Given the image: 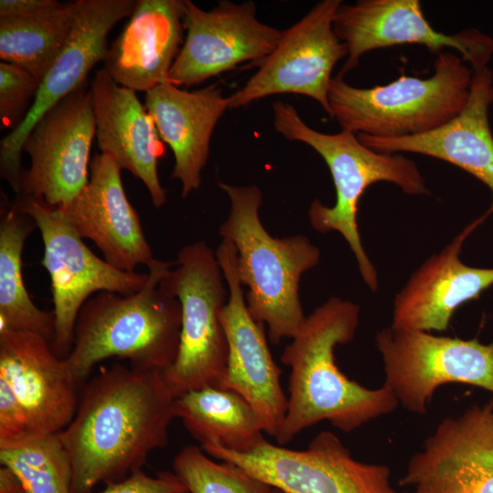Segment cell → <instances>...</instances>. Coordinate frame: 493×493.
Wrapping results in <instances>:
<instances>
[{
    "label": "cell",
    "mask_w": 493,
    "mask_h": 493,
    "mask_svg": "<svg viewBox=\"0 0 493 493\" xmlns=\"http://www.w3.org/2000/svg\"><path fill=\"white\" fill-rule=\"evenodd\" d=\"M175 400L162 372L101 367L58 434L71 463V493H91L141 470L151 452L167 445Z\"/></svg>",
    "instance_id": "6da1fadb"
},
{
    "label": "cell",
    "mask_w": 493,
    "mask_h": 493,
    "mask_svg": "<svg viewBox=\"0 0 493 493\" xmlns=\"http://www.w3.org/2000/svg\"><path fill=\"white\" fill-rule=\"evenodd\" d=\"M360 313L359 305L330 297L306 316L285 347L280 360L290 368V374L288 410L278 445L291 442L322 421L349 433L399 405L386 384L367 388L348 378L336 363L335 349L354 339Z\"/></svg>",
    "instance_id": "7a4b0ae2"
},
{
    "label": "cell",
    "mask_w": 493,
    "mask_h": 493,
    "mask_svg": "<svg viewBox=\"0 0 493 493\" xmlns=\"http://www.w3.org/2000/svg\"><path fill=\"white\" fill-rule=\"evenodd\" d=\"M174 265L154 259L145 285L131 295L101 291L81 308L74 341L66 357L78 385L106 359L128 360L131 367L163 372L176 359L182 326L178 299L163 284Z\"/></svg>",
    "instance_id": "3957f363"
},
{
    "label": "cell",
    "mask_w": 493,
    "mask_h": 493,
    "mask_svg": "<svg viewBox=\"0 0 493 493\" xmlns=\"http://www.w3.org/2000/svg\"><path fill=\"white\" fill-rule=\"evenodd\" d=\"M218 186L230 204L219 235L235 245L237 278L248 288L247 309L257 322L267 324L272 344L292 339L306 319L300 278L319 264L320 250L304 235L275 237L267 231L259 215L263 194L258 186L223 182Z\"/></svg>",
    "instance_id": "277c9868"
},
{
    "label": "cell",
    "mask_w": 493,
    "mask_h": 493,
    "mask_svg": "<svg viewBox=\"0 0 493 493\" xmlns=\"http://www.w3.org/2000/svg\"><path fill=\"white\" fill-rule=\"evenodd\" d=\"M275 130L292 142H303L315 150L330 169L336 192L335 204L328 206L314 200L309 209L310 226L319 233L339 232L351 247L360 274L375 292L379 280L376 268L362 246L358 228L359 202L374 183L388 182L410 195L429 194L416 163L401 154L373 151L357 135L341 130L323 133L308 126L289 103L272 104Z\"/></svg>",
    "instance_id": "5b68a950"
},
{
    "label": "cell",
    "mask_w": 493,
    "mask_h": 493,
    "mask_svg": "<svg viewBox=\"0 0 493 493\" xmlns=\"http://www.w3.org/2000/svg\"><path fill=\"white\" fill-rule=\"evenodd\" d=\"M473 77L461 57L440 52L426 79L400 76L386 85L361 89L332 78L329 102L342 130L380 138L433 131L457 116L467 103Z\"/></svg>",
    "instance_id": "8992f818"
},
{
    "label": "cell",
    "mask_w": 493,
    "mask_h": 493,
    "mask_svg": "<svg viewBox=\"0 0 493 493\" xmlns=\"http://www.w3.org/2000/svg\"><path fill=\"white\" fill-rule=\"evenodd\" d=\"M162 282L182 307L178 353L162 372L165 384L176 398L206 387L221 388L228 359L221 311L229 291L215 252L205 240L183 246Z\"/></svg>",
    "instance_id": "52a82bcc"
},
{
    "label": "cell",
    "mask_w": 493,
    "mask_h": 493,
    "mask_svg": "<svg viewBox=\"0 0 493 493\" xmlns=\"http://www.w3.org/2000/svg\"><path fill=\"white\" fill-rule=\"evenodd\" d=\"M13 204L33 218L42 237L41 264L50 277L54 305L51 347L64 359L73 345L79 313L90 296L101 291L133 294L145 285L148 273L121 271L97 257L58 210L44 200L17 196Z\"/></svg>",
    "instance_id": "ba28073f"
},
{
    "label": "cell",
    "mask_w": 493,
    "mask_h": 493,
    "mask_svg": "<svg viewBox=\"0 0 493 493\" xmlns=\"http://www.w3.org/2000/svg\"><path fill=\"white\" fill-rule=\"evenodd\" d=\"M384 384L409 412H426L435 390L450 383L493 393V341L434 335L429 331L382 329L375 336Z\"/></svg>",
    "instance_id": "9c48e42d"
},
{
    "label": "cell",
    "mask_w": 493,
    "mask_h": 493,
    "mask_svg": "<svg viewBox=\"0 0 493 493\" xmlns=\"http://www.w3.org/2000/svg\"><path fill=\"white\" fill-rule=\"evenodd\" d=\"M202 449L285 493H398L391 486L387 466L354 459L338 436L328 431L318 434L304 450L267 440L248 453L218 445Z\"/></svg>",
    "instance_id": "30bf717a"
},
{
    "label": "cell",
    "mask_w": 493,
    "mask_h": 493,
    "mask_svg": "<svg viewBox=\"0 0 493 493\" xmlns=\"http://www.w3.org/2000/svg\"><path fill=\"white\" fill-rule=\"evenodd\" d=\"M341 0H323L282 31L276 48L257 62L258 69L228 98V109L245 107L265 97L299 94L315 100L331 117L328 93L333 68L347 47L333 23Z\"/></svg>",
    "instance_id": "8fae6325"
},
{
    "label": "cell",
    "mask_w": 493,
    "mask_h": 493,
    "mask_svg": "<svg viewBox=\"0 0 493 493\" xmlns=\"http://www.w3.org/2000/svg\"><path fill=\"white\" fill-rule=\"evenodd\" d=\"M96 135L90 90L72 92L37 122L24 141L30 157L20 194L58 207L74 199L89 182V154Z\"/></svg>",
    "instance_id": "7c38bea8"
},
{
    "label": "cell",
    "mask_w": 493,
    "mask_h": 493,
    "mask_svg": "<svg viewBox=\"0 0 493 493\" xmlns=\"http://www.w3.org/2000/svg\"><path fill=\"white\" fill-rule=\"evenodd\" d=\"M137 0H77L74 26L68 42L40 82L36 99L23 122L1 140L0 175L16 194L24 168L23 143L41 117L82 86L93 67L105 59L108 36L122 18L130 16Z\"/></svg>",
    "instance_id": "4fadbf2b"
},
{
    "label": "cell",
    "mask_w": 493,
    "mask_h": 493,
    "mask_svg": "<svg viewBox=\"0 0 493 493\" xmlns=\"http://www.w3.org/2000/svg\"><path fill=\"white\" fill-rule=\"evenodd\" d=\"M215 256L229 291L221 311L228 344L221 389L239 394L257 414L264 433L276 439L288 410V397L280 384L282 371L269 351L265 324L257 322L247 309L236 274L235 245L222 239Z\"/></svg>",
    "instance_id": "5bb4252c"
},
{
    "label": "cell",
    "mask_w": 493,
    "mask_h": 493,
    "mask_svg": "<svg viewBox=\"0 0 493 493\" xmlns=\"http://www.w3.org/2000/svg\"><path fill=\"white\" fill-rule=\"evenodd\" d=\"M186 37L169 72V81L191 87L267 57L282 31L260 22L254 2L221 1L204 10L184 0Z\"/></svg>",
    "instance_id": "9a60e30c"
},
{
    "label": "cell",
    "mask_w": 493,
    "mask_h": 493,
    "mask_svg": "<svg viewBox=\"0 0 493 493\" xmlns=\"http://www.w3.org/2000/svg\"><path fill=\"white\" fill-rule=\"evenodd\" d=\"M333 28L347 47L346 60L338 73L341 77L354 69L365 53L404 44L423 45L437 54L445 47L453 48L473 71L488 67L493 56V38L476 28L453 35L435 30L418 0L341 4Z\"/></svg>",
    "instance_id": "2e32d148"
},
{
    "label": "cell",
    "mask_w": 493,
    "mask_h": 493,
    "mask_svg": "<svg viewBox=\"0 0 493 493\" xmlns=\"http://www.w3.org/2000/svg\"><path fill=\"white\" fill-rule=\"evenodd\" d=\"M399 485L404 493H493V399L444 418Z\"/></svg>",
    "instance_id": "e0dca14e"
},
{
    "label": "cell",
    "mask_w": 493,
    "mask_h": 493,
    "mask_svg": "<svg viewBox=\"0 0 493 493\" xmlns=\"http://www.w3.org/2000/svg\"><path fill=\"white\" fill-rule=\"evenodd\" d=\"M90 178L70 202L56 207L81 238L91 240L113 267L134 272L155 258L137 211L121 181V169L108 155L95 154Z\"/></svg>",
    "instance_id": "ac0fdd59"
},
{
    "label": "cell",
    "mask_w": 493,
    "mask_h": 493,
    "mask_svg": "<svg viewBox=\"0 0 493 493\" xmlns=\"http://www.w3.org/2000/svg\"><path fill=\"white\" fill-rule=\"evenodd\" d=\"M0 378L10 386L37 434H58L78 407V386L66 358L39 334L0 331Z\"/></svg>",
    "instance_id": "d6986e66"
},
{
    "label": "cell",
    "mask_w": 493,
    "mask_h": 493,
    "mask_svg": "<svg viewBox=\"0 0 493 493\" xmlns=\"http://www.w3.org/2000/svg\"><path fill=\"white\" fill-rule=\"evenodd\" d=\"M484 220L481 215L469 224L411 275L393 299L392 327L445 331L457 308L493 285V268L470 267L460 258L464 242Z\"/></svg>",
    "instance_id": "ffe728a7"
},
{
    "label": "cell",
    "mask_w": 493,
    "mask_h": 493,
    "mask_svg": "<svg viewBox=\"0 0 493 493\" xmlns=\"http://www.w3.org/2000/svg\"><path fill=\"white\" fill-rule=\"evenodd\" d=\"M90 94L100 153L141 180L152 205L162 207L167 194L159 180L158 163L164 151L153 119L135 91L118 84L105 68L95 73Z\"/></svg>",
    "instance_id": "44dd1931"
},
{
    "label": "cell",
    "mask_w": 493,
    "mask_h": 493,
    "mask_svg": "<svg viewBox=\"0 0 493 493\" xmlns=\"http://www.w3.org/2000/svg\"><path fill=\"white\" fill-rule=\"evenodd\" d=\"M492 89L493 72L488 67L473 71L467 103L457 116L440 128L412 137L357 134V138L363 145L379 152L423 154L472 174L491 191V205L483 215L487 218L493 213V134L488 120Z\"/></svg>",
    "instance_id": "7402d4cb"
},
{
    "label": "cell",
    "mask_w": 493,
    "mask_h": 493,
    "mask_svg": "<svg viewBox=\"0 0 493 493\" xmlns=\"http://www.w3.org/2000/svg\"><path fill=\"white\" fill-rule=\"evenodd\" d=\"M145 108L173 152L171 177L181 183V195L186 198L201 185L211 137L228 109V98L217 85L187 91L166 82L145 92Z\"/></svg>",
    "instance_id": "603a6c76"
},
{
    "label": "cell",
    "mask_w": 493,
    "mask_h": 493,
    "mask_svg": "<svg viewBox=\"0 0 493 493\" xmlns=\"http://www.w3.org/2000/svg\"><path fill=\"white\" fill-rule=\"evenodd\" d=\"M184 0H137L120 36L108 48L104 68L120 85L148 91L170 82L184 43Z\"/></svg>",
    "instance_id": "cb8c5ba5"
},
{
    "label": "cell",
    "mask_w": 493,
    "mask_h": 493,
    "mask_svg": "<svg viewBox=\"0 0 493 493\" xmlns=\"http://www.w3.org/2000/svg\"><path fill=\"white\" fill-rule=\"evenodd\" d=\"M174 412L201 447L218 445L248 453L266 440L255 411L231 390L206 387L188 392L176 398Z\"/></svg>",
    "instance_id": "d4e9b609"
},
{
    "label": "cell",
    "mask_w": 493,
    "mask_h": 493,
    "mask_svg": "<svg viewBox=\"0 0 493 493\" xmlns=\"http://www.w3.org/2000/svg\"><path fill=\"white\" fill-rule=\"evenodd\" d=\"M4 196L0 217V331H30L52 343L54 314L35 305L22 274L25 242L37 226L29 215Z\"/></svg>",
    "instance_id": "484cf974"
},
{
    "label": "cell",
    "mask_w": 493,
    "mask_h": 493,
    "mask_svg": "<svg viewBox=\"0 0 493 493\" xmlns=\"http://www.w3.org/2000/svg\"><path fill=\"white\" fill-rule=\"evenodd\" d=\"M77 1L23 16L0 17V58L40 82L65 47L75 24Z\"/></svg>",
    "instance_id": "4316f807"
},
{
    "label": "cell",
    "mask_w": 493,
    "mask_h": 493,
    "mask_svg": "<svg viewBox=\"0 0 493 493\" xmlns=\"http://www.w3.org/2000/svg\"><path fill=\"white\" fill-rule=\"evenodd\" d=\"M0 463L18 477L26 493H71V463L58 434H36L0 448Z\"/></svg>",
    "instance_id": "83f0119b"
},
{
    "label": "cell",
    "mask_w": 493,
    "mask_h": 493,
    "mask_svg": "<svg viewBox=\"0 0 493 493\" xmlns=\"http://www.w3.org/2000/svg\"><path fill=\"white\" fill-rule=\"evenodd\" d=\"M173 467L188 493H269L271 489L233 463L210 459L195 446L179 451Z\"/></svg>",
    "instance_id": "f1b7e54d"
},
{
    "label": "cell",
    "mask_w": 493,
    "mask_h": 493,
    "mask_svg": "<svg viewBox=\"0 0 493 493\" xmlns=\"http://www.w3.org/2000/svg\"><path fill=\"white\" fill-rule=\"evenodd\" d=\"M39 86L40 81L25 68L4 61L0 63L1 130L13 131L23 122Z\"/></svg>",
    "instance_id": "f546056e"
},
{
    "label": "cell",
    "mask_w": 493,
    "mask_h": 493,
    "mask_svg": "<svg viewBox=\"0 0 493 493\" xmlns=\"http://www.w3.org/2000/svg\"><path fill=\"white\" fill-rule=\"evenodd\" d=\"M36 434L24 406L0 378V448L22 443Z\"/></svg>",
    "instance_id": "4dcf8cb0"
},
{
    "label": "cell",
    "mask_w": 493,
    "mask_h": 493,
    "mask_svg": "<svg viewBox=\"0 0 493 493\" xmlns=\"http://www.w3.org/2000/svg\"><path fill=\"white\" fill-rule=\"evenodd\" d=\"M99 493H188L185 485L173 472H159L154 477L142 469L113 483Z\"/></svg>",
    "instance_id": "1f68e13d"
},
{
    "label": "cell",
    "mask_w": 493,
    "mask_h": 493,
    "mask_svg": "<svg viewBox=\"0 0 493 493\" xmlns=\"http://www.w3.org/2000/svg\"><path fill=\"white\" fill-rule=\"evenodd\" d=\"M59 4L56 0H1L0 17L28 16Z\"/></svg>",
    "instance_id": "d6a6232c"
},
{
    "label": "cell",
    "mask_w": 493,
    "mask_h": 493,
    "mask_svg": "<svg viewBox=\"0 0 493 493\" xmlns=\"http://www.w3.org/2000/svg\"><path fill=\"white\" fill-rule=\"evenodd\" d=\"M269 493H285L278 488H271Z\"/></svg>",
    "instance_id": "836d02e7"
},
{
    "label": "cell",
    "mask_w": 493,
    "mask_h": 493,
    "mask_svg": "<svg viewBox=\"0 0 493 493\" xmlns=\"http://www.w3.org/2000/svg\"><path fill=\"white\" fill-rule=\"evenodd\" d=\"M491 99H492V104H493V89H492V91H491Z\"/></svg>",
    "instance_id": "e575fe53"
}]
</instances>
